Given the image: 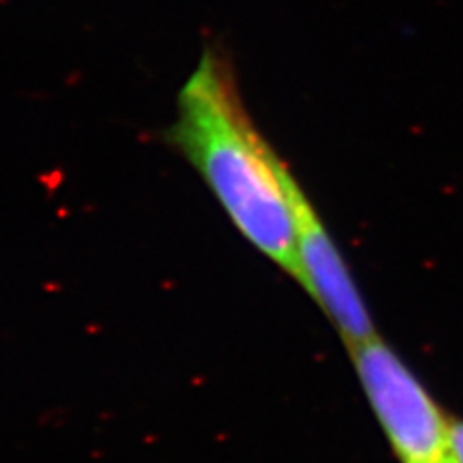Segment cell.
Masks as SVG:
<instances>
[{"label":"cell","mask_w":463,"mask_h":463,"mask_svg":"<svg viewBox=\"0 0 463 463\" xmlns=\"http://www.w3.org/2000/svg\"><path fill=\"white\" fill-rule=\"evenodd\" d=\"M168 141L205 182L232 224L296 279V178L245 109L230 62L201 54L176 99Z\"/></svg>","instance_id":"6da1fadb"},{"label":"cell","mask_w":463,"mask_h":463,"mask_svg":"<svg viewBox=\"0 0 463 463\" xmlns=\"http://www.w3.org/2000/svg\"><path fill=\"white\" fill-rule=\"evenodd\" d=\"M350 354L402 463H452L450 423L394 352L376 336Z\"/></svg>","instance_id":"7a4b0ae2"},{"label":"cell","mask_w":463,"mask_h":463,"mask_svg":"<svg viewBox=\"0 0 463 463\" xmlns=\"http://www.w3.org/2000/svg\"><path fill=\"white\" fill-rule=\"evenodd\" d=\"M294 205L296 280L307 289V294L336 325L347 347L376 338L373 321L352 272L345 265V259L299 184H296Z\"/></svg>","instance_id":"3957f363"},{"label":"cell","mask_w":463,"mask_h":463,"mask_svg":"<svg viewBox=\"0 0 463 463\" xmlns=\"http://www.w3.org/2000/svg\"><path fill=\"white\" fill-rule=\"evenodd\" d=\"M450 446L456 463H463V423L450 425Z\"/></svg>","instance_id":"277c9868"}]
</instances>
